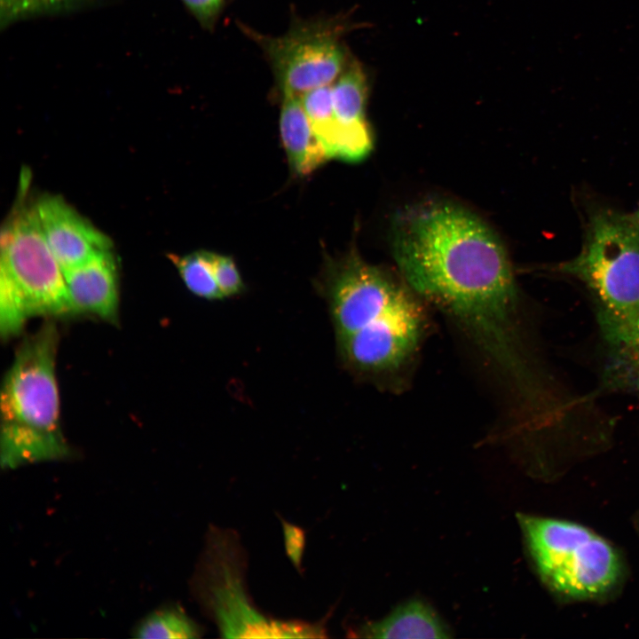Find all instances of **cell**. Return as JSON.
Returning a JSON list of instances; mask_svg holds the SVG:
<instances>
[{
    "mask_svg": "<svg viewBox=\"0 0 639 639\" xmlns=\"http://www.w3.org/2000/svg\"><path fill=\"white\" fill-rule=\"evenodd\" d=\"M285 544L292 561L298 565L304 546V532L297 527L284 523Z\"/></svg>",
    "mask_w": 639,
    "mask_h": 639,
    "instance_id": "obj_20",
    "label": "cell"
},
{
    "mask_svg": "<svg viewBox=\"0 0 639 639\" xmlns=\"http://www.w3.org/2000/svg\"><path fill=\"white\" fill-rule=\"evenodd\" d=\"M70 313L63 271L51 250L36 207L22 206L1 233L0 331L20 333L33 316Z\"/></svg>",
    "mask_w": 639,
    "mask_h": 639,
    "instance_id": "obj_5",
    "label": "cell"
},
{
    "mask_svg": "<svg viewBox=\"0 0 639 639\" xmlns=\"http://www.w3.org/2000/svg\"><path fill=\"white\" fill-rule=\"evenodd\" d=\"M269 55L283 96H298L329 85L343 72L345 53L326 30H296L272 41Z\"/></svg>",
    "mask_w": 639,
    "mask_h": 639,
    "instance_id": "obj_7",
    "label": "cell"
},
{
    "mask_svg": "<svg viewBox=\"0 0 639 639\" xmlns=\"http://www.w3.org/2000/svg\"><path fill=\"white\" fill-rule=\"evenodd\" d=\"M192 12L203 22L211 21L218 13L222 0H183Z\"/></svg>",
    "mask_w": 639,
    "mask_h": 639,
    "instance_id": "obj_21",
    "label": "cell"
},
{
    "mask_svg": "<svg viewBox=\"0 0 639 639\" xmlns=\"http://www.w3.org/2000/svg\"><path fill=\"white\" fill-rule=\"evenodd\" d=\"M409 289L355 252L326 264L319 290L328 306L338 357L349 371L375 378L409 362L424 322Z\"/></svg>",
    "mask_w": 639,
    "mask_h": 639,
    "instance_id": "obj_2",
    "label": "cell"
},
{
    "mask_svg": "<svg viewBox=\"0 0 639 639\" xmlns=\"http://www.w3.org/2000/svg\"><path fill=\"white\" fill-rule=\"evenodd\" d=\"M210 254L211 251L200 250L182 256L171 255L170 258L193 294L210 301L224 300L225 297L216 280Z\"/></svg>",
    "mask_w": 639,
    "mask_h": 639,
    "instance_id": "obj_16",
    "label": "cell"
},
{
    "mask_svg": "<svg viewBox=\"0 0 639 639\" xmlns=\"http://www.w3.org/2000/svg\"><path fill=\"white\" fill-rule=\"evenodd\" d=\"M560 269L588 288L604 336L626 350L639 322V224L634 217L595 214L580 252Z\"/></svg>",
    "mask_w": 639,
    "mask_h": 639,
    "instance_id": "obj_4",
    "label": "cell"
},
{
    "mask_svg": "<svg viewBox=\"0 0 639 639\" xmlns=\"http://www.w3.org/2000/svg\"><path fill=\"white\" fill-rule=\"evenodd\" d=\"M228 539L212 543L209 601L225 637H314L316 626L266 619L249 604L242 583L235 549Z\"/></svg>",
    "mask_w": 639,
    "mask_h": 639,
    "instance_id": "obj_6",
    "label": "cell"
},
{
    "mask_svg": "<svg viewBox=\"0 0 639 639\" xmlns=\"http://www.w3.org/2000/svg\"><path fill=\"white\" fill-rule=\"evenodd\" d=\"M210 255L216 280L225 297L241 294L245 285L233 258L215 252Z\"/></svg>",
    "mask_w": 639,
    "mask_h": 639,
    "instance_id": "obj_19",
    "label": "cell"
},
{
    "mask_svg": "<svg viewBox=\"0 0 639 639\" xmlns=\"http://www.w3.org/2000/svg\"><path fill=\"white\" fill-rule=\"evenodd\" d=\"M200 630L181 611L164 609L146 617L136 629L137 638H196Z\"/></svg>",
    "mask_w": 639,
    "mask_h": 639,
    "instance_id": "obj_17",
    "label": "cell"
},
{
    "mask_svg": "<svg viewBox=\"0 0 639 639\" xmlns=\"http://www.w3.org/2000/svg\"><path fill=\"white\" fill-rule=\"evenodd\" d=\"M626 350L631 351L633 360L639 372V322L635 328L634 337Z\"/></svg>",
    "mask_w": 639,
    "mask_h": 639,
    "instance_id": "obj_22",
    "label": "cell"
},
{
    "mask_svg": "<svg viewBox=\"0 0 639 639\" xmlns=\"http://www.w3.org/2000/svg\"><path fill=\"white\" fill-rule=\"evenodd\" d=\"M633 217L636 220V222L639 224V209L635 211V213L633 215Z\"/></svg>",
    "mask_w": 639,
    "mask_h": 639,
    "instance_id": "obj_23",
    "label": "cell"
},
{
    "mask_svg": "<svg viewBox=\"0 0 639 639\" xmlns=\"http://www.w3.org/2000/svg\"><path fill=\"white\" fill-rule=\"evenodd\" d=\"M280 131L291 170L306 176L324 163L327 157L316 137L303 106L301 97L283 96Z\"/></svg>",
    "mask_w": 639,
    "mask_h": 639,
    "instance_id": "obj_13",
    "label": "cell"
},
{
    "mask_svg": "<svg viewBox=\"0 0 639 639\" xmlns=\"http://www.w3.org/2000/svg\"><path fill=\"white\" fill-rule=\"evenodd\" d=\"M367 99V77L361 67L354 62L332 86L338 146L345 153L357 154L373 148V136L365 114Z\"/></svg>",
    "mask_w": 639,
    "mask_h": 639,
    "instance_id": "obj_12",
    "label": "cell"
},
{
    "mask_svg": "<svg viewBox=\"0 0 639 639\" xmlns=\"http://www.w3.org/2000/svg\"><path fill=\"white\" fill-rule=\"evenodd\" d=\"M359 636L377 639H442L449 631L436 612L420 600L406 602L383 619L368 622L358 631Z\"/></svg>",
    "mask_w": 639,
    "mask_h": 639,
    "instance_id": "obj_14",
    "label": "cell"
},
{
    "mask_svg": "<svg viewBox=\"0 0 639 639\" xmlns=\"http://www.w3.org/2000/svg\"><path fill=\"white\" fill-rule=\"evenodd\" d=\"M392 252L411 290L462 327L505 382L526 375L511 264L485 222L451 203L415 207L395 221Z\"/></svg>",
    "mask_w": 639,
    "mask_h": 639,
    "instance_id": "obj_1",
    "label": "cell"
},
{
    "mask_svg": "<svg viewBox=\"0 0 639 639\" xmlns=\"http://www.w3.org/2000/svg\"><path fill=\"white\" fill-rule=\"evenodd\" d=\"M70 313H86L114 322L118 309V281L110 249L63 272Z\"/></svg>",
    "mask_w": 639,
    "mask_h": 639,
    "instance_id": "obj_10",
    "label": "cell"
},
{
    "mask_svg": "<svg viewBox=\"0 0 639 639\" xmlns=\"http://www.w3.org/2000/svg\"><path fill=\"white\" fill-rule=\"evenodd\" d=\"M46 241L63 272L110 249L111 241L63 199L47 195L35 205Z\"/></svg>",
    "mask_w": 639,
    "mask_h": 639,
    "instance_id": "obj_8",
    "label": "cell"
},
{
    "mask_svg": "<svg viewBox=\"0 0 639 639\" xmlns=\"http://www.w3.org/2000/svg\"><path fill=\"white\" fill-rule=\"evenodd\" d=\"M517 520L542 580L595 533L568 521L518 514Z\"/></svg>",
    "mask_w": 639,
    "mask_h": 639,
    "instance_id": "obj_11",
    "label": "cell"
},
{
    "mask_svg": "<svg viewBox=\"0 0 639 639\" xmlns=\"http://www.w3.org/2000/svg\"><path fill=\"white\" fill-rule=\"evenodd\" d=\"M83 0H0V23L4 28L18 20L64 12L77 7Z\"/></svg>",
    "mask_w": 639,
    "mask_h": 639,
    "instance_id": "obj_18",
    "label": "cell"
},
{
    "mask_svg": "<svg viewBox=\"0 0 639 639\" xmlns=\"http://www.w3.org/2000/svg\"><path fill=\"white\" fill-rule=\"evenodd\" d=\"M301 101L327 159L334 158L337 121L333 107L332 87L325 85L312 89L301 96Z\"/></svg>",
    "mask_w": 639,
    "mask_h": 639,
    "instance_id": "obj_15",
    "label": "cell"
},
{
    "mask_svg": "<svg viewBox=\"0 0 639 639\" xmlns=\"http://www.w3.org/2000/svg\"><path fill=\"white\" fill-rule=\"evenodd\" d=\"M58 332L44 324L19 348L1 392L3 468L60 459L69 454L59 424L55 377Z\"/></svg>",
    "mask_w": 639,
    "mask_h": 639,
    "instance_id": "obj_3",
    "label": "cell"
},
{
    "mask_svg": "<svg viewBox=\"0 0 639 639\" xmlns=\"http://www.w3.org/2000/svg\"><path fill=\"white\" fill-rule=\"evenodd\" d=\"M619 570V560L613 548L594 534L544 582L563 596L589 598L609 590L616 583Z\"/></svg>",
    "mask_w": 639,
    "mask_h": 639,
    "instance_id": "obj_9",
    "label": "cell"
}]
</instances>
